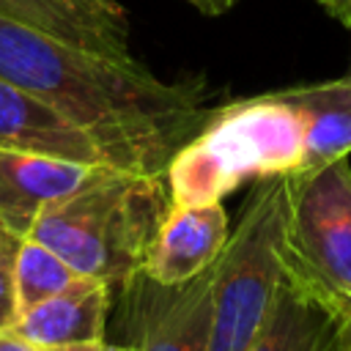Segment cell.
Here are the masks:
<instances>
[{"instance_id": "8fae6325", "label": "cell", "mask_w": 351, "mask_h": 351, "mask_svg": "<svg viewBox=\"0 0 351 351\" xmlns=\"http://www.w3.org/2000/svg\"><path fill=\"white\" fill-rule=\"evenodd\" d=\"M340 310L307 280L280 263L266 321L250 351H335Z\"/></svg>"}, {"instance_id": "9c48e42d", "label": "cell", "mask_w": 351, "mask_h": 351, "mask_svg": "<svg viewBox=\"0 0 351 351\" xmlns=\"http://www.w3.org/2000/svg\"><path fill=\"white\" fill-rule=\"evenodd\" d=\"M0 148L85 165H110L80 126L5 77H0Z\"/></svg>"}, {"instance_id": "d6986e66", "label": "cell", "mask_w": 351, "mask_h": 351, "mask_svg": "<svg viewBox=\"0 0 351 351\" xmlns=\"http://www.w3.org/2000/svg\"><path fill=\"white\" fill-rule=\"evenodd\" d=\"M340 340H343V351H351V307L340 310Z\"/></svg>"}, {"instance_id": "ffe728a7", "label": "cell", "mask_w": 351, "mask_h": 351, "mask_svg": "<svg viewBox=\"0 0 351 351\" xmlns=\"http://www.w3.org/2000/svg\"><path fill=\"white\" fill-rule=\"evenodd\" d=\"M101 343H82V346H66V348H49V351H99Z\"/></svg>"}, {"instance_id": "ba28073f", "label": "cell", "mask_w": 351, "mask_h": 351, "mask_svg": "<svg viewBox=\"0 0 351 351\" xmlns=\"http://www.w3.org/2000/svg\"><path fill=\"white\" fill-rule=\"evenodd\" d=\"M0 16L58 41L129 60V16L118 0H0Z\"/></svg>"}, {"instance_id": "277c9868", "label": "cell", "mask_w": 351, "mask_h": 351, "mask_svg": "<svg viewBox=\"0 0 351 351\" xmlns=\"http://www.w3.org/2000/svg\"><path fill=\"white\" fill-rule=\"evenodd\" d=\"M288 176L255 181L236 230L214 263V304L206 351H250L277 280L285 228Z\"/></svg>"}, {"instance_id": "7c38bea8", "label": "cell", "mask_w": 351, "mask_h": 351, "mask_svg": "<svg viewBox=\"0 0 351 351\" xmlns=\"http://www.w3.org/2000/svg\"><path fill=\"white\" fill-rule=\"evenodd\" d=\"M110 313V285L96 277H80L66 291L38 302L8 329L38 351L101 343Z\"/></svg>"}, {"instance_id": "44dd1931", "label": "cell", "mask_w": 351, "mask_h": 351, "mask_svg": "<svg viewBox=\"0 0 351 351\" xmlns=\"http://www.w3.org/2000/svg\"><path fill=\"white\" fill-rule=\"evenodd\" d=\"M99 351H140L137 346H110V343H101Z\"/></svg>"}, {"instance_id": "5bb4252c", "label": "cell", "mask_w": 351, "mask_h": 351, "mask_svg": "<svg viewBox=\"0 0 351 351\" xmlns=\"http://www.w3.org/2000/svg\"><path fill=\"white\" fill-rule=\"evenodd\" d=\"M80 274L71 263H66L55 250H49L47 244L25 236L16 258H14V299H16V318L22 313H27L30 307H36L38 302L66 291L69 285H74Z\"/></svg>"}, {"instance_id": "6da1fadb", "label": "cell", "mask_w": 351, "mask_h": 351, "mask_svg": "<svg viewBox=\"0 0 351 351\" xmlns=\"http://www.w3.org/2000/svg\"><path fill=\"white\" fill-rule=\"evenodd\" d=\"M0 77L80 126L112 167L165 173L203 126V82H165L134 58L90 52L0 16Z\"/></svg>"}, {"instance_id": "9a60e30c", "label": "cell", "mask_w": 351, "mask_h": 351, "mask_svg": "<svg viewBox=\"0 0 351 351\" xmlns=\"http://www.w3.org/2000/svg\"><path fill=\"white\" fill-rule=\"evenodd\" d=\"M22 244V236L3 230L0 233V329L8 332L16 324V299H14V258Z\"/></svg>"}, {"instance_id": "7a4b0ae2", "label": "cell", "mask_w": 351, "mask_h": 351, "mask_svg": "<svg viewBox=\"0 0 351 351\" xmlns=\"http://www.w3.org/2000/svg\"><path fill=\"white\" fill-rule=\"evenodd\" d=\"M170 208L165 173L107 167L74 195L47 206L27 236L55 250L80 274L123 288L145 269Z\"/></svg>"}, {"instance_id": "3957f363", "label": "cell", "mask_w": 351, "mask_h": 351, "mask_svg": "<svg viewBox=\"0 0 351 351\" xmlns=\"http://www.w3.org/2000/svg\"><path fill=\"white\" fill-rule=\"evenodd\" d=\"M304 121L285 90L236 99L206 115L165 176L173 206L217 203L244 181L299 176Z\"/></svg>"}, {"instance_id": "7402d4cb", "label": "cell", "mask_w": 351, "mask_h": 351, "mask_svg": "<svg viewBox=\"0 0 351 351\" xmlns=\"http://www.w3.org/2000/svg\"><path fill=\"white\" fill-rule=\"evenodd\" d=\"M335 351H343V340H337V348Z\"/></svg>"}, {"instance_id": "ac0fdd59", "label": "cell", "mask_w": 351, "mask_h": 351, "mask_svg": "<svg viewBox=\"0 0 351 351\" xmlns=\"http://www.w3.org/2000/svg\"><path fill=\"white\" fill-rule=\"evenodd\" d=\"M0 351H38V348H33L30 343H25L14 332H3L0 329Z\"/></svg>"}, {"instance_id": "603a6c76", "label": "cell", "mask_w": 351, "mask_h": 351, "mask_svg": "<svg viewBox=\"0 0 351 351\" xmlns=\"http://www.w3.org/2000/svg\"><path fill=\"white\" fill-rule=\"evenodd\" d=\"M3 230H8V228H5V225H3V222H0V233H3Z\"/></svg>"}, {"instance_id": "e0dca14e", "label": "cell", "mask_w": 351, "mask_h": 351, "mask_svg": "<svg viewBox=\"0 0 351 351\" xmlns=\"http://www.w3.org/2000/svg\"><path fill=\"white\" fill-rule=\"evenodd\" d=\"M200 14H206V16H219V14H225V11H230V5L236 3V0H189Z\"/></svg>"}, {"instance_id": "5b68a950", "label": "cell", "mask_w": 351, "mask_h": 351, "mask_svg": "<svg viewBox=\"0 0 351 351\" xmlns=\"http://www.w3.org/2000/svg\"><path fill=\"white\" fill-rule=\"evenodd\" d=\"M280 263L318 288L337 310L351 307V162L337 156L288 176Z\"/></svg>"}, {"instance_id": "52a82bcc", "label": "cell", "mask_w": 351, "mask_h": 351, "mask_svg": "<svg viewBox=\"0 0 351 351\" xmlns=\"http://www.w3.org/2000/svg\"><path fill=\"white\" fill-rule=\"evenodd\" d=\"M107 167L112 165H85L0 148V222L25 239L47 206L74 195Z\"/></svg>"}, {"instance_id": "8992f818", "label": "cell", "mask_w": 351, "mask_h": 351, "mask_svg": "<svg viewBox=\"0 0 351 351\" xmlns=\"http://www.w3.org/2000/svg\"><path fill=\"white\" fill-rule=\"evenodd\" d=\"M123 293L140 351H206L214 266L178 285H159L140 271L123 285Z\"/></svg>"}, {"instance_id": "4fadbf2b", "label": "cell", "mask_w": 351, "mask_h": 351, "mask_svg": "<svg viewBox=\"0 0 351 351\" xmlns=\"http://www.w3.org/2000/svg\"><path fill=\"white\" fill-rule=\"evenodd\" d=\"M285 96L304 121V170L351 154V74L285 88Z\"/></svg>"}, {"instance_id": "2e32d148", "label": "cell", "mask_w": 351, "mask_h": 351, "mask_svg": "<svg viewBox=\"0 0 351 351\" xmlns=\"http://www.w3.org/2000/svg\"><path fill=\"white\" fill-rule=\"evenodd\" d=\"M329 16H335L337 22H343L351 30V0H318Z\"/></svg>"}, {"instance_id": "cb8c5ba5", "label": "cell", "mask_w": 351, "mask_h": 351, "mask_svg": "<svg viewBox=\"0 0 351 351\" xmlns=\"http://www.w3.org/2000/svg\"><path fill=\"white\" fill-rule=\"evenodd\" d=\"M348 74H351V71H348Z\"/></svg>"}, {"instance_id": "30bf717a", "label": "cell", "mask_w": 351, "mask_h": 351, "mask_svg": "<svg viewBox=\"0 0 351 351\" xmlns=\"http://www.w3.org/2000/svg\"><path fill=\"white\" fill-rule=\"evenodd\" d=\"M228 236V211L222 208V200L173 206L156 233L143 271L159 285L186 282L214 266Z\"/></svg>"}]
</instances>
